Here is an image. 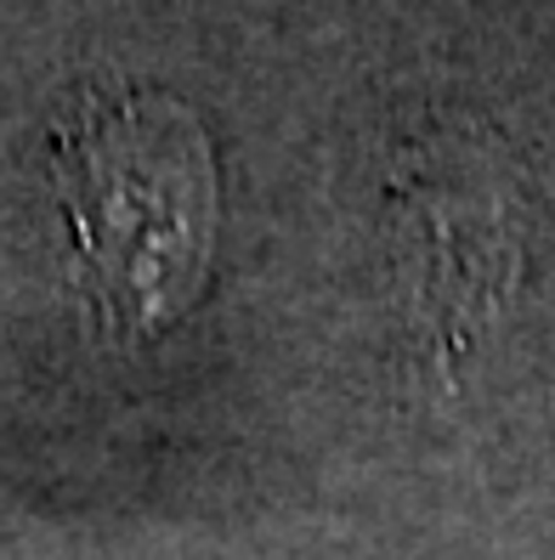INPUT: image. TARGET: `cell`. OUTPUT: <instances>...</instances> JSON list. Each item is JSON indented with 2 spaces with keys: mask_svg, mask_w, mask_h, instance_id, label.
Listing matches in <instances>:
<instances>
[{
  "mask_svg": "<svg viewBox=\"0 0 555 560\" xmlns=\"http://www.w3.org/2000/svg\"><path fill=\"white\" fill-rule=\"evenodd\" d=\"M57 192L91 301L119 335L176 317L205 278L216 171L210 142L176 103L91 91L57 130Z\"/></svg>",
  "mask_w": 555,
  "mask_h": 560,
  "instance_id": "6da1fadb",
  "label": "cell"
}]
</instances>
